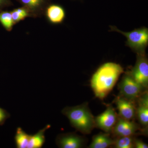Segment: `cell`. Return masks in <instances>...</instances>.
<instances>
[{
	"instance_id": "cell-7",
	"label": "cell",
	"mask_w": 148,
	"mask_h": 148,
	"mask_svg": "<svg viewBox=\"0 0 148 148\" xmlns=\"http://www.w3.org/2000/svg\"><path fill=\"white\" fill-rule=\"evenodd\" d=\"M22 6L29 12L32 18H38L43 16L47 7L51 3V0H16Z\"/></svg>"
},
{
	"instance_id": "cell-21",
	"label": "cell",
	"mask_w": 148,
	"mask_h": 148,
	"mask_svg": "<svg viewBox=\"0 0 148 148\" xmlns=\"http://www.w3.org/2000/svg\"><path fill=\"white\" fill-rule=\"evenodd\" d=\"M134 147L137 148H148V146L145 143L139 140H134Z\"/></svg>"
},
{
	"instance_id": "cell-19",
	"label": "cell",
	"mask_w": 148,
	"mask_h": 148,
	"mask_svg": "<svg viewBox=\"0 0 148 148\" xmlns=\"http://www.w3.org/2000/svg\"><path fill=\"white\" fill-rule=\"evenodd\" d=\"M10 116V114L8 112L0 108V125L3 124L6 120Z\"/></svg>"
},
{
	"instance_id": "cell-9",
	"label": "cell",
	"mask_w": 148,
	"mask_h": 148,
	"mask_svg": "<svg viewBox=\"0 0 148 148\" xmlns=\"http://www.w3.org/2000/svg\"><path fill=\"white\" fill-rule=\"evenodd\" d=\"M139 130V126L134 121L120 117L117 121L112 131L118 137H132Z\"/></svg>"
},
{
	"instance_id": "cell-6",
	"label": "cell",
	"mask_w": 148,
	"mask_h": 148,
	"mask_svg": "<svg viewBox=\"0 0 148 148\" xmlns=\"http://www.w3.org/2000/svg\"><path fill=\"white\" fill-rule=\"evenodd\" d=\"M117 120L114 109L110 106L103 113L95 118V126L109 133L112 131Z\"/></svg>"
},
{
	"instance_id": "cell-14",
	"label": "cell",
	"mask_w": 148,
	"mask_h": 148,
	"mask_svg": "<svg viewBox=\"0 0 148 148\" xmlns=\"http://www.w3.org/2000/svg\"><path fill=\"white\" fill-rule=\"evenodd\" d=\"M113 140L108 134H100L94 136L92 142L89 146L90 148H106L113 145Z\"/></svg>"
},
{
	"instance_id": "cell-17",
	"label": "cell",
	"mask_w": 148,
	"mask_h": 148,
	"mask_svg": "<svg viewBox=\"0 0 148 148\" xmlns=\"http://www.w3.org/2000/svg\"><path fill=\"white\" fill-rule=\"evenodd\" d=\"M0 23L6 31L11 32L14 24L10 11H0Z\"/></svg>"
},
{
	"instance_id": "cell-18",
	"label": "cell",
	"mask_w": 148,
	"mask_h": 148,
	"mask_svg": "<svg viewBox=\"0 0 148 148\" xmlns=\"http://www.w3.org/2000/svg\"><path fill=\"white\" fill-rule=\"evenodd\" d=\"M116 148H132L134 147V140L132 136L120 137L114 141V144Z\"/></svg>"
},
{
	"instance_id": "cell-15",
	"label": "cell",
	"mask_w": 148,
	"mask_h": 148,
	"mask_svg": "<svg viewBox=\"0 0 148 148\" xmlns=\"http://www.w3.org/2000/svg\"><path fill=\"white\" fill-rule=\"evenodd\" d=\"M30 136V135L27 134L21 127H17L14 138L16 147L27 148Z\"/></svg>"
},
{
	"instance_id": "cell-8",
	"label": "cell",
	"mask_w": 148,
	"mask_h": 148,
	"mask_svg": "<svg viewBox=\"0 0 148 148\" xmlns=\"http://www.w3.org/2000/svg\"><path fill=\"white\" fill-rule=\"evenodd\" d=\"M44 15L50 24L59 25L62 24L65 20L66 12L61 5L51 3L46 8Z\"/></svg>"
},
{
	"instance_id": "cell-5",
	"label": "cell",
	"mask_w": 148,
	"mask_h": 148,
	"mask_svg": "<svg viewBox=\"0 0 148 148\" xmlns=\"http://www.w3.org/2000/svg\"><path fill=\"white\" fill-rule=\"evenodd\" d=\"M132 77L144 88L148 85V61L145 54H138L135 66L128 72Z\"/></svg>"
},
{
	"instance_id": "cell-10",
	"label": "cell",
	"mask_w": 148,
	"mask_h": 148,
	"mask_svg": "<svg viewBox=\"0 0 148 148\" xmlns=\"http://www.w3.org/2000/svg\"><path fill=\"white\" fill-rule=\"evenodd\" d=\"M115 103L120 117L129 121H131L135 117L136 108L134 101H130L121 96L116 98Z\"/></svg>"
},
{
	"instance_id": "cell-20",
	"label": "cell",
	"mask_w": 148,
	"mask_h": 148,
	"mask_svg": "<svg viewBox=\"0 0 148 148\" xmlns=\"http://www.w3.org/2000/svg\"><path fill=\"white\" fill-rule=\"evenodd\" d=\"M13 5L11 0H0V11L7 7Z\"/></svg>"
},
{
	"instance_id": "cell-4",
	"label": "cell",
	"mask_w": 148,
	"mask_h": 148,
	"mask_svg": "<svg viewBox=\"0 0 148 148\" xmlns=\"http://www.w3.org/2000/svg\"><path fill=\"white\" fill-rule=\"evenodd\" d=\"M119 87L121 96L134 102L143 93L144 88L132 77L128 72L123 76Z\"/></svg>"
},
{
	"instance_id": "cell-16",
	"label": "cell",
	"mask_w": 148,
	"mask_h": 148,
	"mask_svg": "<svg viewBox=\"0 0 148 148\" xmlns=\"http://www.w3.org/2000/svg\"><path fill=\"white\" fill-rule=\"evenodd\" d=\"M14 25L20 21L25 20L28 17H31L30 13L27 9L22 6L14 8L10 11Z\"/></svg>"
},
{
	"instance_id": "cell-13",
	"label": "cell",
	"mask_w": 148,
	"mask_h": 148,
	"mask_svg": "<svg viewBox=\"0 0 148 148\" xmlns=\"http://www.w3.org/2000/svg\"><path fill=\"white\" fill-rule=\"evenodd\" d=\"M51 127L50 125H47L42 129L40 130L36 134L30 135L27 148H41L45 142V132Z\"/></svg>"
},
{
	"instance_id": "cell-3",
	"label": "cell",
	"mask_w": 148,
	"mask_h": 148,
	"mask_svg": "<svg viewBox=\"0 0 148 148\" xmlns=\"http://www.w3.org/2000/svg\"><path fill=\"white\" fill-rule=\"evenodd\" d=\"M111 30L121 33L127 38L126 46L137 54L145 53L148 45V29L143 27L134 29L130 32H125L118 29L115 26H110Z\"/></svg>"
},
{
	"instance_id": "cell-1",
	"label": "cell",
	"mask_w": 148,
	"mask_h": 148,
	"mask_svg": "<svg viewBox=\"0 0 148 148\" xmlns=\"http://www.w3.org/2000/svg\"><path fill=\"white\" fill-rule=\"evenodd\" d=\"M123 72V67L116 63L108 62L101 65L92 75L90 81L96 97L104 99L113 89Z\"/></svg>"
},
{
	"instance_id": "cell-12",
	"label": "cell",
	"mask_w": 148,
	"mask_h": 148,
	"mask_svg": "<svg viewBox=\"0 0 148 148\" xmlns=\"http://www.w3.org/2000/svg\"><path fill=\"white\" fill-rule=\"evenodd\" d=\"M138 106L136 114L140 124L145 127L148 125V96L147 92H143L138 99Z\"/></svg>"
},
{
	"instance_id": "cell-2",
	"label": "cell",
	"mask_w": 148,
	"mask_h": 148,
	"mask_svg": "<svg viewBox=\"0 0 148 148\" xmlns=\"http://www.w3.org/2000/svg\"><path fill=\"white\" fill-rule=\"evenodd\" d=\"M62 112L69 119L72 126L83 134H89L95 126V119L86 104L66 107Z\"/></svg>"
},
{
	"instance_id": "cell-11",
	"label": "cell",
	"mask_w": 148,
	"mask_h": 148,
	"mask_svg": "<svg viewBox=\"0 0 148 148\" xmlns=\"http://www.w3.org/2000/svg\"><path fill=\"white\" fill-rule=\"evenodd\" d=\"M56 143L60 148H79L83 145V140L74 133H67L58 135Z\"/></svg>"
}]
</instances>
